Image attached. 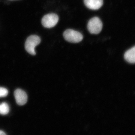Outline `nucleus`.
<instances>
[{
	"mask_svg": "<svg viewBox=\"0 0 135 135\" xmlns=\"http://www.w3.org/2000/svg\"><path fill=\"white\" fill-rule=\"evenodd\" d=\"M40 42L41 39L38 36L32 35L29 36L27 39L25 44L26 50L32 55H36L35 50V47L40 44Z\"/></svg>",
	"mask_w": 135,
	"mask_h": 135,
	"instance_id": "obj_1",
	"label": "nucleus"
},
{
	"mask_svg": "<svg viewBox=\"0 0 135 135\" xmlns=\"http://www.w3.org/2000/svg\"><path fill=\"white\" fill-rule=\"evenodd\" d=\"M63 36L66 40L72 43H78L83 39L82 34L73 29H69L64 32Z\"/></svg>",
	"mask_w": 135,
	"mask_h": 135,
	"instance_id": "obj_2",
	"label": "nucleus"
},
{
	"mask_svg": "<svg viewBox=\"0 0 135 135\" xmlns=\"http://www.w3.org/2000/svg\"><path fill=\"white\" fill-rule=\"evenodd\" d=\"M103 23L101 20L97 17L92 18L89 21L88 29L90 33L97 34L101 32Z\"/></svg>",
	"mask_w": 135,
	"mask_h": 135,
	"instance_id": "obj_3",
	"label": "nucleus"
},
{
	"mask_svg": "<svg viewBox=\"0 0 135 135\" xmlns=\"http://www.w3.org/2000/svg\"><path fill=\"white\" fill-rule=\"evenodd\" d=\"M59 17L56 14L51 13L45 15L42 19V24L44 27L50 28L58 23Z\"/></svg>",
	"mask_w": 135,
	"mask_h": 135,
	"instance_id": "obj_4",
	"label": "nucleus"
},
{
	"mask_svg": "<svg viewBox=\"0 0 135 135\" xmlns=\"http://www.w3.org/2000/svg\"><path fill=\"white\" fill-rule=\"evenodd\" d=\"M14 95L17 103L20 105H24L27 101L26 93L22 89H18L15 90Z\"/></svg>",
	"mask_w": 135,
	"mask_h": 135,
	"instance_id": "obj_5",
	"label": "nucleus"
},
{
	"mask_svg": "<svg viewBox=\"0 0 135 135\" xmlns=\"http://www.w3.org/2000/svg\"><path fill=\"white\" fill-rule=\"evenodd\" d=\"M87 7L92 10L99 9L103 4V0H84Z\"/></svg>",
	"mask_w": 135,
	"mask_h": 135,
	"instance_id": "obj_6",
	"label": "nucleus"
},
{
	"mask_svg": "<svg viewBox=\"0 0 135 135\" xmlns=\"http://www.w3.org/2000/svg\"><path fill=\"white\" fill-rule=\"evenodd\" d=\"M124 58L128 63L135 64V46L126 51Z\"/></svg>",
	"mask_w": 135,
	"mask_h": 135,
	"instance_id": "obj_7",
	"label": "nucleus"
},
{
	"mask_svg": "<svg viewBox=\"0 0 135 135\" xmlns=\"http://www.w3.org/2000/svg\"><path fill=\"white\" fill-rule=\"evenodd\" d=\"M9 111V107L7 103L4 102L0 104V114L6 115Z\"/></svg>",
	"mask_w": 135,
	"mask_h": 135,
	"instance_id": "obj_8",
	"label": "nucleus"
},
{
	"mask_svg": "<svg viewBox=\"0 0 135 135\" xmlns=\"http://www.w3.org/2000/svg\"><path fill=\"white\" fill-rule=\"evenodd\" d=\"M8 93V91L7 89L0 87V98L7 97Z\"/></svg>",
	"mask_w": 135,
	"mask_h": 135,
	"instance_id": "obj_9",
	"label": "nucleus"
},
{
	"mask_svg": "<svg viewBox=\"0 0 135 135\" xmlns=\"http://www.w3.org/2000/svg\"><path fill=\"white\" fill-rule=\"evenodd\" d=\"M0 135H7L5 132L2 130H0Z\"/></svg>",
	"mask_w": 135,
	"mask_h": 135,
	"instance_id": "obj_10",
	"label": "nucleus"
}]
</instances>
